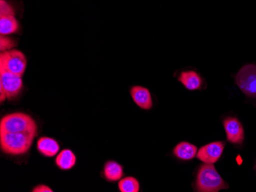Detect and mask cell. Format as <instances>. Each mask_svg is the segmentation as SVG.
<instances>
[{
  "mask_svg": "<svg viewBox=\"0 0 256 192\" xmlns=\"http://www.w3.org/2000/svg\"><path fill=\"white\" fill-rule=\"evenodd\" d=\"M36 136L26 133L0 132V146L6 154L21 156L31 150Z\"/></svg>",
  "mask_w": 256,
  "mask_h": 192,
  "instance_id": "1",
  "label": "cell"
},
{
  "mask_svg": "<svg viewBox=\"0 0 256 192\" xmlns=\"http://www.w3.org/2000/svg\"><path fill=\"white\" fill-rule=\"evenodd\" d=\"M228 187V183L220 176L214 164L205 163L200 166L196 180L197 192H217Z\"/></svg>",
  "mask_w": 256,
  "mask_h": 192,
  "instance_id": "2",
  "label": "cell"
},
{
  "mask_svg": "<svg viewBox=\"0 0 256 192\" xmlns=\"http://www.w3.org/2000/svg\"><path fill=\"white\" fill-rule=\"evenodd\" d=\"M38 124L31 116L22 112H16L4 116L0 121V132L26 133L38 135Z\"/></svg>",
  "mask_w": 256,
  "mask_h": 192,
  "instance_id": "3",
  "label": "cell"
},
{
  "mask_svg": "<svg viewBox=\"0 0 256 192\" xmlns=\"http://www.w3.org/2000/svg\"><path fill=\"white\" fill-rule=\"evenodd\" d=\"M27 59L25 54L18 50H10L1 53L0 70L22 76L26 69Z\"/></svg>",
  "mask_w": 256,
  "mask_h": 192,
  "instance_id": "4",
  "label": "cell"
},
{
  "mask_svg": "<svg viewBox=\"0 0 256 192\" xmlns=\"http://www.w3.org/2000/svg\"><path fill=\"white\" fill-rule=\"evenodd\" d=\"M237 85L247 97H256V65L250 64L242 67L236 77Z\"/></svg>",
  "mask_w": 256,
  "mask_h": 192,
  "instance_id": "5",
  "label": "cell"
},
{
  "mask_svg": "<svg viewBox=\"0 0 256 192\" xmlns=\"http://www.w3.org/2000/svg\"><path fill=\"white\" fill-rule=\"evenodd\" d=\"M0 88L4 89L7 99L12 100L22 90V77L8 71L0 70Z\"/></svg>",
  "mask_w": 256,
  "mask_h": 192,
  "instance_id": "6",
  "label": "cell"
},
{
  "mask_svg": "<svg viewBox=\"0 0 256 192\" xmlns=\"http://www.w3.org/2000/svg\"><path fill=\"white\" fill-rule=\"evenodd\" d=\"M225 146L226 143L224 141L208 143L200 149L197 153L196 157L204 163L214 164L222 156Z\"/></svg>",
  "mask_w": 256,
  "mask_h": 192,
  "instance_id": "7",
  "label": "cell"
},
{
  "mask_svg": "<svg viewBox=\"0 0 256 192\" xmlns=\"http://www.w3.org/2000/svg\"><path fill=\"white\" fill-rule=\"evenodd\" d=\"M227 140L234 144H242L245 140V130L241 122L235 117H228L224 121Z\"/></svg>",
  "mask_w": 256,
  "mask_h": 192,
  "instance_id": "8",
  "label": "cell"
},
{
  "mask_svg": "<svg viewBox=\"0 0 256 192\" xmlns=\"http://www.w3.org/2000/svg\"><path fill=\"white\" fill-rule=\"evenodd\" d=\"M130 95L135 104L143 110H149L153 107L152 96L146 87L134 86L130 89Z\"/></svg>",
  "mask_w": 256,
  "mask_h": 192,
  "instance_id": "9",
  "label": "cell"
},
{
  "mask_svg": "<svg viewBox=\"0 0 256 192\" xmlns=\"http://www.w3.org/2000/svg\"><path fill=\"white\" fill-rule=\"evenodd\" d=\"M180 82L189 90H196L201 89L202 86V77L194 70L182 71L178 77Z\"/></svg>",
  "mask_w": 256,
  "mask_h": 192,
  "instance_id": "10",
  "label": "cell"
},
{
  "mask_svg": "<svg viewBox=\"0 0 256 192\" xmlns=\"http://www.w3.org/2000/svg\"><path fill=\"white\" fill-rule=\"evenodd\" d=\"M37 149L42 156L46 157H53L60 153V145L54 139L42 137L38 140Z\"/></svg>",
  "mask_w": 256,
  "mask_h": 192,
  "instance_id": "11",
  "label": "cell"
},
{
  "mask_svg": "<svg viewBox=\"0 0 256 192\" xmlns=\"http://www.w3.org/2000/svg\"><path fill=\"white\" fill-rule=\"evenodd\" d=\"M104 177L108 182L120 181L124 176V167L114 160H109L104 166Z\"/></svg>",
  "mask_w": 256,
  "mask_h": 192,
  "instance_id": "12",
  "label": "cell"
},
{
  "mask_svg": "<svg viewBox=\"0 0 256 192\" xmlns=\"http://www.w3.org/2000/svg\"><path fill=\"white\" fill-rule=\"evenodd\" d=\"M198 149L195 145L188 142L178 143L174 150V156L182 160H191L196 156Z\"/></svg>",
  "mask_w": 256,
  "mask_h": 192,
  "instance_id": "13",
  "label": "cell"
},
{
  "mask_svg": "<svg viewBox=\"0 0 256 192\" xmlns=\"http://www.w3.org/2000/svg\"><path fill=\"white\" fill-rule=\"evenodd\" d=\"M77 158L72 150L66 149L58 153L56 163L62 170H70L76 166Z\"/></svg>",
  "mask_w": 256,
  "mask_h": 192,
  "instance_id": "14",
  "label": "cell"
},
{
  "mask_svg": "<svg viewBox=\"0 0 256 192\" xmlns=\"http://www.w3.org/2000/svg\"><path fill=\"white\" fill-rule=\"evenodd\" d=\"M18 21L14 15L0 16V33L1 35H8L17 32L18 30Z\"/></svg>",
  "mask_w": 256,
  "mask_h": 192,
  "instance_id": "15",
  "label": "cell"
},
{
  "mask_svg": "<svg viewBox=\"0 0 256 192\" xmlns=\"http://www.w3.org/2000/svg\"><path fill=\"white\" fill-rule=\"evenodd\" d=\"M118 188L122 192H138L140 189V185L136 178L128 176L120 179Z\"/></svg>",
  "mask_w": 256,
  "mask_h": 192,
  "instance_id": "16",
  "label": "cell"
},
{
  "mask_svg": "<svg viewBox=\"0 0 256 192\" xmlns=\"http://www.w3.org/2000/svg\"><path fill=\"white\" fill-rule=\"evenodd\" d=\"M16 45L15 41L11 39L6 35H1L0 38V50L2 52L4 51H10Z\"/></svg>",
  "mask_w": 256,
  "mask_h": 192,
  "instance_id": "17",
  "label": "cell"
},
{
  "mask_svg": "<svg viewBox=\"0 0 256 192\" xmlns=\"http://www.w3.org/2000/svg\"><path fill=\"white\" fill-rule=\"evenodd\" d=\"M6 15H15L14 8H12L4 0H1L0 2V16Z\"/></svg>",
  "mask_w": 256,
  "mask_h": 192,
  "instance_id": "18",
  "label": "cell"
},
{
  "mask_svg": "<svg viewBox=\"0 0 256 192\" xmlns=\"http://www.w3.org/2000/svg\"><path fill=\"white\" fill-rule=\"evenodd\" d=\"M32 192H53V190L52 188H50L48 186H46L44 184H40L38 186H36L34 189L32 191Z\"/></svg>",
  "mask_w": 256,
  "mask_h": 192,
  "instance_id": "19",
  "label": "cell"
},
{
  "mask_svg": "<svg viewBox=\"0 0 256 192\" xmlns=\"http://www.w3.org/2000/svg\"><path fill=\"white\" fill-rule=\"evenodd\" d=\"M6 94L5 91H4V89L0 88V101H1V103H2L4 102V101H6Z\"/></svg>",
  "mask_w": 256,
  "mask_h": 192,
  "instance_id": "20",
  "label": "cell"
}]
</instances>
